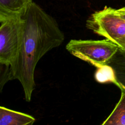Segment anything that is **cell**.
Here are the masks:
<instances>
[{"label":"cell","instance_id":"9c48e42d","mask_svg":"<svg viewBox=\"0 0 125 125\" xmlns=\"http://www.w3.org/2000/svg\"><path fill=\"white\" fill-rule=\"evenodd\" d=\"M94 77L96 81L101 83H112L118 87L115 71L109 64H105L96 68Z\"/></svg>","mask_w":125,"mask_h":125},{"label":"cell","instance_id":"30bf717a","mask_svg":"<svg viewBox=\"0 0 125 125\" xmlns=\"http://www.w3.org/2000/svg\"><path fill=\"white\" fill-rule=\"evenodd\" d=\"M120 49L125 51V36L119 39L116 43Z\"/></svg>","mask_w":125,"mask_h":125},{"label":"cell","instance_id":"277c9868","mask_svg":"<svg viewBox=\"0 0 125 125\" xmlns=\"http://www.w3.org/2000/svg\"><path fill=\"white\" fill-rule=\"evenodd\" d=\"M87 29L115 43L125 36V20L116 9L105 6L91 15L86 22Z\"/></svg>","mask_w":125,"mask_h":125},{"label":"cell","instance_id":"6da1fadb","mask_svg":"<svg viewBox=\"0 0 125 125\" xmlns=\"http://www.w3.org/2000/svg\"><path fill=\"white\" fill-rule=\"evenodd\" d=\"M23 20L21 44L17 56L7 68V80L21 83L26 102L35 88V70L39 60L49 51L61 45L64 35L51 16L35 2L21 15Z\"/></svg>","mask_w":125,"mask_h":125},{"label":"cell","instance_id":"3957f363","mask_svg":"<svg viewBox=\"0 0 125 125\" xmlns=\"http://www.w3.org/2000/svg\"><path fill=\"white\" fill-rule=\"evenodd\" d=\"M21 15L0 16V63L6 68L14 62L21 44L23 28Z\"/></svg>","mask_w":125,"mask_h":125},{"label":"cell","instance_id":"5b68a950","mask_svg":"<svg viewBox=\"0 0 125 125\" xmlns=\"http://www.w3.org/2000/svg\"><path fill=\"white\" fill-rule=\"evenodd\" d=\"M35 121L29 114L0 106V125H30Z\"/></svg>","mask_w":125,"mask_h":125},{"label":"cell","instance_id":"7a4b0ae2","mask_svg":"<svg viewBox=\"0 0 125 125\" xmlns=\"http://www.w3.org/2000/svg\"><path fill=\"white\" fill-rule=\"evenodd\" d=\"M66 49L73 56L98 67L107 64L119 47L106 39L102 40H70Z\"/></svg>","mask_w":125,"mask_h":125},{"label":"cell","instance_id":"8992f818","mask_svg":"<svg viewBox=\"0 0 125 125\" xmlns=\"http://www.w3.org/2000/svg\"><path fill=\"white\" fill-rule=\"evenodd\" d=\"M32 0H0V16L22 15Z\"/></svg>","mask_w":125,"mask_h":125},{"label":"cell","instance_id":"8fae6325","mask_svg":"<svg viewBox=\"0 0 125 125\" xmlns=\"http://www.w3.org/2000/svg\"><path fill=\"white\" fill-rule=\"evenodd\" d=\"M118 14L124 19L125 20V6L122 7L120 9H116Z\"/></svg>","mask_w":125,"mask_h":125},{"label":"cell","instance_id":"52a82bcc","mask_svg":"<svg viewBox=\"0 0 125 125\" xmlns=\"http://www.w3.org/2000/svg\"><path fill=\"white\" fill-rule=\"evenodd\" d=\"M120 89L121 96L119 101L102 125H125V89Z\"/></svg>","mask_w":125,"mask_h":125},{"label":"cell","instance_id":"ba28073f","mask_svg":"<svg viewBox=\"0 0 125 125\" xmlns=\"http://www.w3.org/2000/svg\"><path fill=\"white\" fill-rule=\"evenodd\" d=\"M108 64L115 71L118 87L125 89V51L119 48Z\"/></svg>","mask_w":125,"mask_h":125}]
</instances>
